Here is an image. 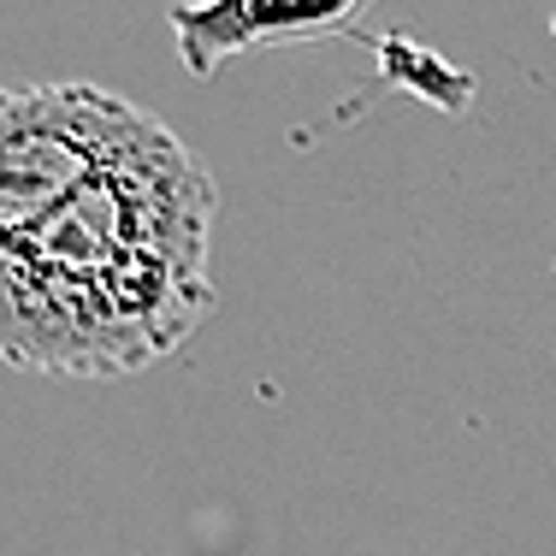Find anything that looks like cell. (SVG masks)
Segmentation results:
<instances>
[{"instance_id": "6da1fadb", "label": "cell", "mask_w": 556, "mask_h": 556, "mask_svg": "<svg viewBox=\"0 0 556 556\" xmlns=\"http://www.w3.org/2000/svg\"><path fill=\"white\" fill-rule=\"evenodd\" d=\"M214 178L154 125L54 219L0 249V362L118 379L214 314Z\"/></svg>"}, {"instance_id": "7a4b0ae2", "label": "cell", "mask_w": 556, "mask_h": 556, "mask_svg": "<svg viewBox=\"0 0 556 556\" xmlns=\"http://www.w3.org/2000/svg\"><path fill=\"white\" fill-rule=\"evenodd\" d=\"M161 118L96 84L0 89V249L54 219Z\"/></svg>"}, {"instance_id": "3957f363", "label": "cell", "mask_w": 556, "mask_h": 556, "mask_svg": "<svg viewBox=\"0 0 556 556\" xmlns=\"http://www.w3.org/2000/svg\"><path fill=\"white\" fill-rule=\"evenodd\" d=\"M367 0H178L172 42L190 77L219 72L231 54H261L285 42L338 36L362 18Z\"/></svg>"}]
</instances>
